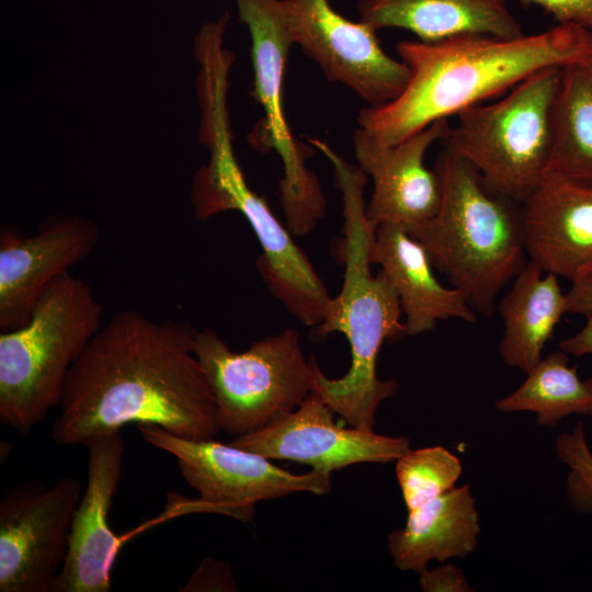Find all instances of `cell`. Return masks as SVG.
<instances>
[{"label": "cell", "mask_w": 592, "mask_h": 592, "mask_svg": "<svg viewBox=\"0 0 592 592\" xmlns=\"http://www.w3.org/2000/svg\"><path fill=\"white\" fill-rule=\"evenodd\" d=\"M196 330L123 310L101 327L72 364L59 415L58 445L87 444L126 424H155L178 436L214 439V395L194 353Z\"/></svg>", "instance_id": "obj_1"}, {"label": "cell", "mask_w": 592, "mask_h": 592, "mask_svg": "<svg viewBox=\"0 0 592 592\" xmlns=\"http://www.w3.org/2000/svg\"><path fill=\"white\" fill-rule=\"evenodd\" d=\"M396 50L410 70L405 90L357 115L358 127L383 145L485 103L540 70L590 64L592 33L558 23L516 37L468 34L439 42L402 41Z\"/></svg>", "instance_id": "obj_2"}, {"label": "cell", "mask_w": 592, "mask_h": 592, "mask_svg": "<svg viewBox=\"0 0 592 592\" xmlns=\"http://www.w3.org/2000/svg\"><path fill=\"white\" fill-rule=\"evenodd\" d=\"M331 162L335 185L343 204V238L339 252L344 264L342 288L332 297L323 321L315 327L314 337L322 339L341 332L351 349V365L340 378H329L315 368L314 390L352 428L374 431L379 405L399 389L396 380H383L376 373L378 352L386 340L407 334L401 321L398 295L380 271L371 272V249L375 226L366 214L364 187L367 174L339 156L325 141L308 138Z\"/></svg>", "instance_id": "obj_3"}, {"label": "cell", "mask_w": 592, "mask_h": 592, "mask_svg": "<svg viewBox=\"0 0 592 592\" xmlns=\"http://www.w3.org/2000/svg\"><path fill=\"white\" fill-rule=\"evenodd\" d=\"M434 170L441 183L439 209L411 236L474 310L491 316L497 294L525 266L522 213L445 149Z\"/></svg>", "instance_id": "obj_4"}, {"label": "cell", "mask_w": 592, "mask_h": 592, "mask_svg": "<svg viewBox=\"0 0 592 592\" xmlns=\"http://www.w3.org/2000/svg\"><path fill=\"white\" fill-rule=\"evenodd\" d=\"M91 286L66 272L45 291L30 320L0 333V422L27 434L60 406L68 373L101 329Z\"/></svg>", "instance_id": "obj_5"}, {"label": "cell", "mask_w": 592, "mask_h": 592, "mask_svg": "<svg viewBox=\"0 0 592 592\" xmlns=\"http://www.w3.org/2000/svg\"><path fill=\"white\" fill-rule=\"evenodd\" d=\"M198 140L209 157L196 171L191 191L196 218L239 212L260 243L257 267L270 293L303 325L317 327L332 297L291 231L248 185L235 155L227 105L214 103L202 110Z\"/></svg>", "instance_id": "obj_6"}, {"label": "cell", "mask_w": 592, "mask_h": 592, "mask_svg": "<svg viewBox=\"0 0 592 592\" xmlns=\"http://www.w3.org/2000/svg\"><path fill=\"white\" fill-rule=\"evenodd\" d=\"M561 70H540L499 101L458 113L440 140L444 149L471 164L490 190L524 202L548 170Z\"/></svg>", "instance_id": "obj_7"}, {"label": "cell", "mask_w": 592, "mask_h": 592, "mask_svg": "<svg viewBox=\"0 0 592 592\" xmlns=\"http://www.w3.org/2000/svg\"><path fill=\"white\" fill-rule=\"evenodd\" d=\"M194 353L212 388L219 429L258 431L295 410L314 390L317 362L288 328L232 351L214 330H196Z\"/></svg>", "instance_id": "obj_8"}, {"label": "cell", "mask_w": 592, "mask_h": 592, "mask_svg": "<svg viewBox=\"0 0 592 592\" xmlns=\"http://www.w3.org/2000/svg\"><path fill=\"white\" fill-rule=\"evenodd\" d=\"M250 34L252 95L263 110L259 149H274L283 166L278 201L287 229L307 236L326 215V197L306 161L312 149L293 135L283 107V78L294 45L283 0H234Z\"/></svg>", "instance_id": "obj_9"}, {"label": "cell", "mask_w": 592, "mask_h": 592, "mask_svg": "<svg viewBox=\"0 0 592 592\" xmlns=\"http://www.w3.org/2000/svg\"><path fill=\"white\" fill-rule=\"evenodd\" d=\"M137 428L148 444L177 458L181 476L200 493L198 499L208 512L249 522L260 501L295 492L321 496L331 490V474H293L230 443L185 439L155 424Z\"/></svg>", "instance_id": "obj_10"}, {"label": "cell", "mask_w": 592, "mask_h": 592, "mask_svg": "<svg viewBox=\"0 0 592 592\" xmlns=\"http://www.w3.org/2000/svg\"><path fill=\"white\" fill-rule=\"evenodd\" d=\"M80 480L31 479L0 500V592H50L68 549Z\"/></svg>", "instance_id": "obj_11"}, {"label": "cell", "mask_w": 592, "mask_h": 592, "mask_svg": "<svg viewBox=\"0 0 592 592\" xmlns=\"http://www.w3.org/2000/svg\"><path fill=\"white\" fill-rule=\"evenodd\" d=\"M293 43L325 77L345 86L368 106L395 100L406 88L409 67L380 46L377 30L351 21L328 0H283Z\"/></svg>", "instance_id": "obj_12"}, {"label": "cell", "mask_w": 592, "mask_h": 592, "mask_svg": "<svg viewBox=\"0 0 592 592\" xmlns=\"http://www.w3.org/2000/svg\"><path fill=\"white\" fill-rule=\"evenodd\" d=\"M334 411L312 391L295 410L271 424L239 436L230 444L269 459L293 460L331 474L360 463H390L411 449L407 436L345 429Z\"/></svg>", "instance_id": "obj_13"}, {"label": "cell", "mask_w": 592, "mask_h": 592, "mask_svg": "<svg viewBox=\"0 0 592 592\" xmlns=\"http://www.w3.org/2000/svg\"><path fill=\"white\" fill-rule=\"evenodd\" d=\"M100 239L98 226L80 216H57L25 236L0 232V329L25 325L48 286L87 258Z\"/></svg>", "instance_id": "obj_14"}, {"label": "cell", "mask_w": 592, "mask_h": 592, "mask_svg": "<svg viewBox=\"0 0 592 592\" xmlns=\"http://www.w3.org/2000/svg\"><path fill=\"white\" fill-rule=\"evenodd\" d=\"M448 127V119H440L395 145H383L365 129H355L358 167L373 180L366 214L375 226L399 225L412 235L434 217L441 183L436 171L425 167L424 157Z\"/></svg>", "instance_id": "obj_15"}, {"label": "cell", "mask_w": 592, "mask_h": 592, "mask_svg": "<svg viewBox=\"0 0 592 592\" xmlns=\"http://www.w3.org/2000/svg\"><path fill=\"white\" fill-rule=\"evenodd\" d=\"M88 480L73 513L64 565L50 592H109L121 547L109 513L119 485L124 440L121 431L95 436L87 444Z\"/></svg>", "instance_id": "obj_16"}, {"label": "cell", "mask_w": 592, "mask_h": 592, "mask_svg": "<svg viewBox=\"0 0 592 592\" xmlns=\"http://www.w3.org/2000/svg\"><path fill=\"white\" fill-rule=\"evenodd\" d=\"M523 203L531 262L569 281L592 264V185L548 171Z\"/></svg>", "instance_id": "obj_17"}, {"label": "cell", "mask_w": 592, "mask_h": 592, "mask_svg": "<svg viewBox=\"0 0 592 592\" xmlns=\"http://www.w3.org/2000/svg\"><path fill=\"white\" fill-rule=\"evenodd\" d=\"M371 262L380 265L395 288L407 334L431 331L440 320L451 318L477 322L476 311L464 293L439 282L426 250L403 227L394 224L377 226Z\"/></svg>", "instance_id": "obj_18"}, {"label": "cell", "mask_w": 592, "mask_h": 592, "mask_svg": "<svg viewBox=\"0 0 592 592\" xmlns=\"http://www.w3.org/2000/svg\"><path fill=\"white\" fill-rule=\"evenodd\" d=\"M357 8L360 20L377 31L402 29L421 42L468 34H524L506 0H361Z\"/></svg>", "instance_id": "obj_19"}, {"label": "cell", "mask_w": 592, "mask_h": 592, "mask_svg": "<svg viewBox=\"0 0 592 592\" xmlns=\"http://www.w3.org/2000/svg\"><path fill=\"white\" fill-rule=\"evenodd\" d=\"M479 533L476 501L464 485L409 511L405 526L388 535V549L398 569L419 573L431 560L473 554Z\"/></svg>", "instance_id": "obj_20"}, {"label": "cell", "mask_w": 592, "mask_h": 592, "mask_svg": "<svg viewBox=\"0 0 592 592\" xmlns=\"http://www.w3.org/2000/svg\"><path fill=\"white\" fill-rule=\"evenodd\" d=\"M557 277L528 261L501 299L498 309L504 330L499 352L508 366L527 373L542 358L566 314V294Z\"/></svg>", "instance_id": "obj_21"}, {"label": "cell", "mask_w": 592, "mask_h": 592, "mask_svg": "<svg viewBox=\"0 0 592 592\" xmlns=\"http://www.w3.org/2000/svg\"><path fill=\"white\" fill-rule=\"evenodd\" d=\"M548 171L592 185V68L561 70L553 117Z\"/></svg>", "instance_id": "obj_22"}, {"label": "cell", "mask_w": 592, "mask_h": 592, "mask_svg": "<svg viewBox=\"0 0 592 592\" xmlns=\"http://www.w3.org/2000/svg\"><path fill=\"white\" fill-rule=\"evenodd\" d=\"M525 374L522 385L496 402L498 411L533 412L546 426L572 414L592 417V377L582 379L566 352L547 354Z\"/></svg>", "instance_id": "obj_23"}, {"label": "cell", "mask_w": 592, "mask_h": 592, "mask_svg": "<svg viewBox=\"0 0 592 592\" xmlns=\"http://www.w3.org/2000/svg\"><path fill=\"white\" fill-rule=\"evenodd\" d=\"M462 462L443 446L410 449L396 460V477L408 512L444 494L462 475Z\"/></svg>", "instance_id": "obj_24"}, {"label": "cell", "mask_w": 592, "mask_h": 592, "mask_svg": "<svg viewBox=\"0 0 592 592\" xmlns=\"http://www.w3.org/2000/svg\"><path fill=\"white\" fill-rule=\"evenodd\" d=\"M555 448L560 462L568 467L566 490L571 506L592 516V451L583 423L578 422L571 432L560 434Z\"/></svg>", "instance_id": "obj_25"}, {"label": "cell", "mask_w": 592, "mask_h": 592, "mask_svg": "<svg viewBox=\"0 0 592 592\" xmlns=\"http://www.w3.org/2000/svg\"><path fill=\"white\" fill-rule=\"evenodd\" d=\"M237 584L228 563L206 558L180 591H236Z\"/></svg>", "instance_id": "obj_26"}, {"label": "cell", "mask_w": 592, "mask_h": 592, "mask_svg": "<svg viewBox=\"0 0 592 592\" xmlns=\"http://www.w3.org/2000/svg\"><path fill=\"white\" fill-rule=\"evenodd\" d=\"M542 8L559 24H574L592 33V0H521Z\"/></svg>", "instance_id": "obj_27"}, {"label": "cell", "mask_w": 592, "mask_h": 592, "mask_svg": "<svg viewBox=\"0 0 592 592\" xmlns=\"http://www.w3.org/2000/svg\"><path fill=\"white\" fill-rule=\"evenodd\" d=\"M419 584L424 592H471L460 568L447 563L442 567L419 572Z\"/></svg>", "instance_id": "obj_28"}, {"label": "cell", "mask_w": 592, "mask_h": 592, "mask_svg": "<svg viewBox=\"0 0 592 592\" xmlns=\"http://www.w3.org/2000/svg\"><path fill=\"white\" fill-rule=\"evenodd\" d=\"M566 293V314H592V264L580 270Z\"/></svg>", "instance_id": "obj_29"}, {"label": "cell", "mask_w": 592, "mask_h": 592, "mask_svg": "<svg viewBox=\"0 0 592 592\" xmlns=\"http://www.w3.org/2000/svg\"><path fill=\"white\" fill-rule=\"evenodd\" d=\"M559 349L573 356L592 354V314L585 316V323L580 331L559 343Z\"/></svg>", "instance_id": "obj_30"}, {"label": "cell", "mask_w": 592, "mask_h": 592, "mask_svg": "<svg viewBox=\"0 0 592 592\" xmlns=\"http://www.w3.org/2000/svg\"><path fill=\"white\" fill-rule=\"evenodd\" d=\"M590 67L592 68V61L590 62Z\"/></svg>", "instance_id": "obj_31"}]
</instances>
